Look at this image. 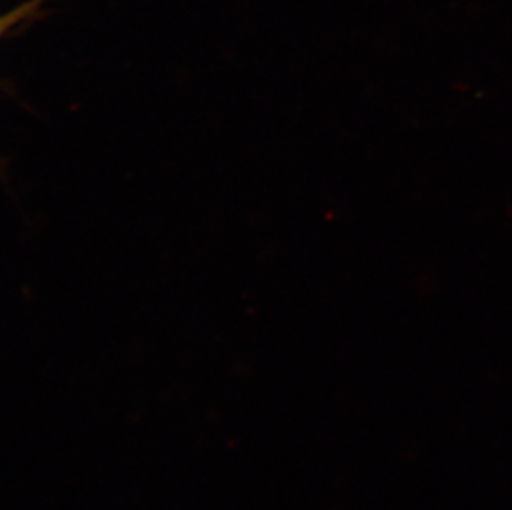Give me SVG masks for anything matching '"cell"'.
<instances>
[{
	"label": "cell",
	"instance_id": "obj_1",
	"mask_svg": "<svg viewBox=\"0 0 512 510\" xmlns=\"http://www.w3.org/2000/svg\"><path fill=\"white\" fill-rule=\"evenodd\" d=\"M45 2L47 0H29V2L15 7L14 10H10L7 14L0 15V37L7 34L10 29H14L15 25L22 24L24 20L37 14Z\"/></svg>",
	"mask_w": 512,
	"mask_h": 510
}]
</instances>
